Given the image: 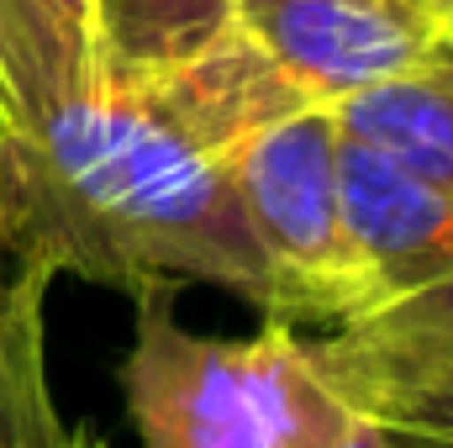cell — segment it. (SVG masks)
<instances>
[{
  "instance_id": "13",
  "label": "cell",
  "mask_w": 453,
  "mask_h": 448,
  "mask_svg": "<svg viewBox=\"0 0 453 448\" xmlns=\"http://www.w3.org/2000/svg\"><path fill=\"white\" fill-rule=\"evenodd\" d=\"M69 448H111V444L96 438V433H69Z\"/></svg>"
},
{
  "instance_id": "11",
  "label": "cell",
  "mask_w": 453,
  "mask_h": 448,
  "mask_svg": "<svg viewBox=\"0 0 453 448\" xmlns=\"http://www.w3.org/2000/svg\"><path fill=\"white\" fill-rule=\"evenodd\" d=\"M290 448H390L380 438L374 422H364L358 412H348L338 396L317 380V396H311V412L301 422V433L290 438Z\"/></svg>"
},
{
  "instance_id": "12",
  "label": "cell",
  "mask_w": 453,
  "mask_h": 448,
  "mask_svg": "<svg viewBox=\"0 0 453 448\" xmlns=\"http://www.w3.org/2000/svg\"><path fill=\"white\" fill-rule=\"evenodd\" d=\"M417 74H433V80H449L453 85V16L438 27V37H433V48H427V58H422Z\"/></svg>"
},
{
  "instance_id": "14",
  "label": "cell",
  "mask_w": 453,
  "mask_h": 448,
  "mask_svg": "<svg viewBox=\"0 0 453 448\" xmlns=\"http://www.w3.org/2000/svg\"><path fill=\"white\" fill-rule=\"evenodd\" d=\"M427 5H433V11H438L443 21H449V16H453V0H427Z\"/></svg>"
},
{
  "instance_id": "9",
  "label": "cell",
  "mask_w": 453,
  "mask_h": 448,
  "mask_svg": "<svg viewBox=\"0 0 453 448\" xmlns=\"http://www.w3.org/2000/svg\"><path fill=\"white\" fill-rule=\"evenodd\" d=\"M342 137L385 153L406 174L453 196V85L433 74H401L333 106Z\"/></svg>"
},
{
  "instance_id": "8",
  "label": "cell",
  "mask_w": 453,
  "mask_h": 448,
  "mask_svg": "<svg viewBox=\"0 0 453 448\" xmlns=\"http://www.w3.org/2000/svg\"><path fill=\"white\" fill-rule=\"evenodd\" d=\"M96 80L127 85L180 69L217 48L232 27V0H90Z\"/></svg>"
},
{
  "instance_id": "2",
  "label": "cell",
  "mask_w": 453,
  "mask_h": 448,
  "mask_svg": "<svg viewBox=\"0 0 453 448\" xmlns=\"http://www.w3.org/2000/svg\"><path fill=\"white\" fill-rule=\"evenodd\" d=\"M132 348L116 364L137 448H290L317 375L306 337L264 322L253 337H211L180 322L174 285H142Z\"/></svg>"
},
{
  "instance_id": "3",
  "label": "cell",
  "mask_w": 453,
  "mask_h": 448,
  "mask_svg": "<svg viewBox=\"0 0 453 448\" xmlns=\"http://www.w3.org/2000/svg\"><path fill=\"white\" fill-rule=\"evenodd\" d=\"M222 169L253 237L301 296L306 322H342L369 306L364 269L342 227L333 106L306 101L248 132Z\"/></svg>"
},
{
  "instance_id": "7",
  "label": "cell",
  "mask_w": 453,
  "mask_h": 448,
  "mask_svg": "<svg viewBox=\"0 0 453 448\" xmlns=\"http://www.w3.org/2000/svg\"><path fill=\"white\" fill-rule=\"evenodd\" d=\"M96 90L90 0H0V127L32 132Z\"/></svg>"
},
{
  "instance_id": "1",
  "label": "cell",
  "mask_w": 453,
  "mask_h": 448,
  "mask_svg": "<svg viewBox=\"0 0 453 448\" xmlns=\"http://www.w3.org/2000/svg\"><path fill=\"white\" fill-rule=\"evenodd\" d=\"M296 106L306 101L285 74L242 32H226L180 69L127 85L96 80L32 132L0 127L5 264L127 296L206 280L258 306L264 322H306L222 169L248 132Z\"/></svg>"
},
{
  "instance_id": "10",
  "label": "cell",
  "mask_w": 453,
  "mask_h": 448,
  "mask_svg": "<svg viewBox=\"0 0 453 448\" xmlns=\"http://www.w3.org/2000/svg\"><path fill=\"white\" fill-rule=\"evenodd\" d=\"M42 274L11 269L0 253V448H69L48 390V343H42Z\"/></svg>"
},
{
  "instance_id": "6",
  "label": "cell",
  "mask_w": 453,
  "mask_h": 448,
  "mask_svg": "<svg viewBox=\"0 0 453 448\" xmlns=\"http://www.w3.org/2000/svg\"><path fill=\"white\" fill-rule=\"evenodd\" d=\"M342 227L369 306L453 280V196L338 132Z\"/></svg>"
},
{
  "instance_id": "5",
  "label": "cell",
  "mask_w": 453,
  "mask_h": 448,
  "mask_svg": "<svg viewBox=\"0 0 453 448\" xmlns=\"http://www.w3.org/2000/svg\"><path fill=\"white\" fill-rule=\"evenodd\" d=\"M232 27L301 101L338 106L417 74L443 16L427 0H232Z\"/></svg>"
},
{
  "instance_id": "4",
  "label": "cell",
  "mask_w": 453,
  "mask_h": 448,
  "mask_svg": "<svg viewBox=\"0 0 453 448\" xmlns=\"http://www.w3.org/2000/svg\"><path fill=\"white\" fill-rule=\"evenodd\" d=\"M306 364L390 448H453V280L342 317Z\"/></svg>"
}]
</instances>
